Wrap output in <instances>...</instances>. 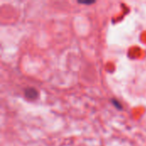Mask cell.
Returning a JSON list of instances; mask_svg holds the SVG:
<instances>
[{
  "label": "cell",
  "instance_id": "cell-2",
  "mask_svg": "<svg viewBox=\"0 0 146 146\" xmlns=\"http://www.w3.org/2000/svg\"><path fill=\"white\" fill-rule=\"evenodd\" d=\"M80 3H86V4H91V3H93L94 2H80Z\"/></svg>",
  "mask_w": 146,
  "mask_h": 146
},
{
  "label": "cell",
  "instance_id": "cell-1",
  "mask_svg": "<svg viewBox=\"0 0 146 146\" xmlns=\"http://www.w3.org/2000/svg\"><path fill=\"white\" fill-rule=\"evenodd\" d=\"M25 95H26L27 98L33 99V98H35L38 96V92L33 88H28V89L25 90Z\"/></svg>",
  "mask_w": 146,
  "mask_h": 146
}]
</instances>
